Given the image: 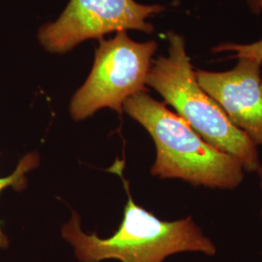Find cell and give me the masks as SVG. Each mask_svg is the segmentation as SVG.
<instances>
[{
  "instance_id": "6da1fadb",
  "label": "cell",
  "mask_w": 262,
  "mask_h": 262,
  "mask_svg": "<svg viewBox=\"0 0 262 262\" xmlns=\"http://www.w3.org/2000/svg\"><path fill=\"white\" fill-rule=\"evenodd\" d=\"M123 111L155 141L157 159L151 175L221 189H233L243 182V166L237 159L204 140L178 114L147 91L126 99Z\"/></svg>"
},
{
  "instance_id": "7a4b0ae2",
  "label": "cell",
  "mask_w": 262,
  "mask_h": 262,
  "mask_svg": "<svg viewBox=\"0 0 262 262\" xmlns=\"http://www.w3.org/2000/svg\"><path fill=\"white\" fill-rule=\"evenodd\" d=\"M127 202L123 220L114 234L102 239L85 234L75 212L62 228V236L75 249L81 262L118 259L122 262H163L174 253L196 252L208 255L216 253V247L203 234L192 217L163 222L134 203L128 183L122 176Z\"/></svg>"
},
{
  "instance_id": "3957f363",
  "label": "cell",
  "mask_w": 262,
  "mask_h": 262,
  "mask_svg": "<svg viewBox=\"0 0 262 262\" xmlns=\"http://www.w3.org/2000/svg\"><path fill=\"white\" fill-rule=\"evenodd\" d=\"M166 37L167 55L152 61L146 85L158 92L204 140L232 156L244 170L257 172L261 165L256 145L200 86L185 38L174 31H169Z\"/></svg>"
},
{
  "instance_id": "277c9868",
  "label": "cell",
  "mask_w": 262,
  "mask_h": 262,
  "mask_svg": "<svg viewBox=\"0 0 262 262\" xmlns=\"http://www.w3.org/2000/svg\"><path fill=\"white\" fill-rule=\"evenodd\" d=\"M92 71L70 102L75 121H82L103 108L122 115L126 99L146 91V80L158 50L156 41L136 42L127 32L99 40Z\"/></svg>"
},
{
  "instance_id": "5b68a950",
  "label": "cell",
  "mask_w": 262,
  "mask_h": 262,
  "mask_svg": "<svg viewBox=\"0 0 262 262\" xmlns=\"http://www.w3.org/2000/svg\"><path fill=\"white\" fill-rule=\"evenodd\" d=\"M164 10L136 0H70L56 20L39 28L38 41L48 53L63 55L86 40H100L113 32L150 34L155 28L149 19Z\"/></svg>"
},
{
  "instance_id": "8992f818",
  "label": "cell",
  "mask_w": 262,
  "mask_h": 262,
  "mask_svg": "<svg viewBox=\"0 0 262 262\" xmlns=\"http://www.w3.org/2000/svg\"><path fill=\"white\" fill-rule=\"evenodd\" d=\"M237 59L232 69L224 72L195 70L197 81L229 121L256 146H262V61Z\"/></svg>"
},
{
  "instance_id": "52a82bcc",
  "label": "cell",
  "mask_w": 262,
  "mask_h": 262,
  "mask_svg": "<svg viewBox=\"0 0 262 262\" xmlns=\"http://www.w3.org/2000/svg\"><path fill=\"white\" fill-rule=\"evenodd\" d=\"M39 164L37 155L32 152L28 154L25 158L20 159L16 170L6 178H0V192L6 187H12L16 190H21L27 186L26 174L30 170L35 168ZM8 246V239L0 229V249Z\"/></svg>"
},
{
  "instance_id": "ba28073f",
  "label": "cell",
  "mask_w": 262,
  "mask_h": 262,
  "mask_svg": "<svg viewBox=\"0 0 262 262\" xmlns=\"http://www.w3.org/2000/svg\"><path fill=\"white\" fill-rule=\"evenodd\" d=\"M214 54H227L229 57H251L262 61V37L253 43H221L212 48Z\"/></svg>"
},
{
  "instance_id": "9c48e42d",
  "label": "cell",
  "mask_w": 262,
  "mask_h": 262,
  "mask_svg": "<svg viewBox=\"0 0 262 262\" xmlns=\"http://www.w3.org/2000/svg\"><path fill=\"white\" fill-rule=\"evenodd\" d=\"M248 8L253 12L254 15H261L262 0H244Z\"/></svg>"
},
{
  "instance_id": "30bf717a",
  "label": "cell",
  "mask_w": 262,
  "mask_h": 262,
  "mask_svg": "<svg viewBox=\"0 0 262 262\" xmlns=\"http://www.w3.org/2000/svg\"><path fill=\"white\" fill-rule=\"evenodd\" d=\"M257 172H258V174H259V177H260V184H261L262 187V166H260V168H259V170H258Z\"/></svg>"
},
{
  "instance_id": "8fae6325",
  "label": "cell",
  "mask_w": 262,
  "mask_h": 262,
  "mask_svg": "<svg viewBox=\"0 0 262 262\" xmlns=\"http://www.w3.org/2000/svg\"><path fill=\"white\" fill-rule=\"evenodd\" d=\"M261 89H262V80H261Z\"/></svg>"
}]
</instances>
